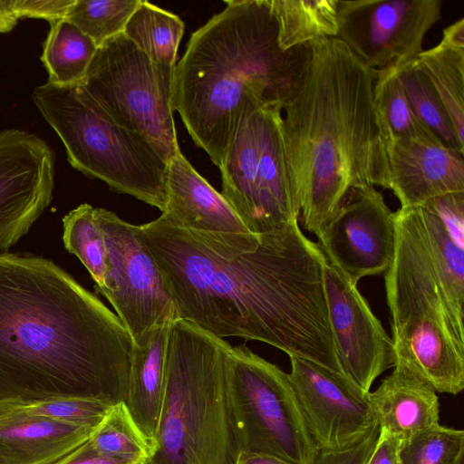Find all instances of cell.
Masks as SVG:
<instances>
[{
	"instance_id": "17",
	"label": "cell",
	"mask_w": 464,
	"mask_h": 464,
	"mask_svg": "<svg viewBox=\"0 0 464 464\" xmlns=\"http://www.w3.org/2000/svg\"><path fill=\"white\" fill-rule=\"evenodd\" d=\"M167 190V205L160 216L202 242L241 244L258 238L181 151L168 165Z\"/></svg>"
},
{
	"instance_id": "27",
	"label": "cell",
	"mask_w": 464,
	"mask_h": 464,
	"mask_svg": "<svg viewBox=\"0 0 464 464\" xmlns=\"http://www.w3.org/2000/svg\"><path fill=\"white\" fill-rule=\"evenodd\" d=\"M96 208L83 203L63 218V242L89 271L98 292L107 276V246L96 218Z\"/></svg>"
},
{
	"instance_id": "26",
	"label": "cell",
	"mask_w": 464,
	"mask_h": 464,
	"mask_svg": "<svg viewBox=\"0 0 464 464\" xmlns=\"http://www.w3.org/2000/svg\"><path fill=\"white\" fill-rule=\"evenodd\" d=\"M373 98L386 140L391 137L439 138L414 113L399 76L398 67L374 71Z\"/></svg>"
},
{
	"instance_id": "30",
	"label": "cell",
	"mask_w": 464,
	"mask_h": 464,
	"mask_svg": "<svg viewBox=\"0 0 464 464\" xmlns=\"http://www.w3.org/2000/svg\"><path fill=\"white\" fill-rule=\"evenodd\" d=\"M99 453L142 464L152 453V446L143 435L124 401L115 403L88 440Z\"/></svg>"
},
{
	"instance_id": "18",
	"label": "cell",
	"mask_w": 464,
	"mask_h": 464,
	"mask_svg": "<svg viewBox=\"0 0 464 464\" xmlns=\"http://www.w3.org/2000/svg\"><path fill=\"white\" fill-rule=\"evenodd\" d=\"M388 189L401 208L418 207L445 194L464 192V153L440 138L386 140Z\"/></svg>"
},
{
	"instance_id": "29",
	"label": "cell",
	"mask_w": 464,
	"mask_h": 464,
	"mask_svg": "<svg viewBox=\"0 0 464 464\" xmlns=\"http://www.w3.org/2000/svg\"><path fill=\"white\" fill-rule=\"evenodd\" d=\"M398 73L418 119L447 146L464 153L450 115L434 87L415 59L398 67Z\"/></svg>"
},
{
	"instance_id": "14",
	"label": "cell",
	"mask_w": 464,
	"mask_h": 464,
	"mask_svg": "<svg viewBox=\"0 0 464 464\" xmlns=\"http://www.w3.org/2000/svg\"><path fill=\"white\" fill-rule=\"evenodd\" d=\"M54 175L55 155L45 140L24 130H0V255L50 205Z\"/></svg>"
},
{
	"instance_id": "8",
	"label": "cell",
	"mask_w": 464,
	"mask_h": 464,
	"mask_svg": "<svg viewBox=\"0 0 464 464\" xmlns=\"http://www.w3.org/2000/svg\"><path fill=\"white\" fill-rule=\"evenodd\" d=\"M226 389L238 452L311 464L318 450L304 423L288 373L244 345L226 356Z\"/></svg>"
},
{
	"instance_id": "38",
	"label": "cell",
	"mask_w": 464,
	"mask_h": 464,
	"mask_svg": "<svg viewBox=\"0 0 464 464\" xmlns=\"http://www.w3.org/2000/svg\"><path fill=\"white\" fill-rule=\"evenodd\" d=\"M235 464H294L280 458L255 452H240Z\"/></svg>"
},
{
	"instance_id": "40",
	"label": "cell",
	"mask_w": 464,
	"mask_h": 464,
	"mask_svg": "<svg viewBox=\"0 0 464 464\" xmlns=\"http://www.w3.org/2000/svg\"><path fill=\"white\" fill-rule=\"evenodd\" d=\"M456 464H464V457L460 458Z\"/></svg>"
},
{
	"instance_id": "11",
	"label": "cell",
	"mask_w": 464,
	"mask_h": 464,
	"mask_svg": "<svg viewBox=\"0 0 464 464\" xmlns=\"http://www.w3.org/2000/svg\"><path fill=\"white\" fill-rule=\"evenodd\" d=\"M107 246V276L98 292L111 304L133 343L145 347L155 330L176 320L172 297L160 270L140 240L139 226L96 208Z\"/></svg>"
},
{
	"instance_id": "6",
	"label": "cell",
	"mask_w": 464,
	"mask_h": 464,
	"mask_svg": "<svg viewBox=\"0 0 464 464\" xmlns=\"http://www.w3.org/2000/svg\"><path fill=\"white\" fill-rule=\"evenodd\" d=\"M230 346L191 322H171L159 423L152 453L142 464L236 463L226 389Z\"/></svg>"
},
{
	"instance_id": "33",
	"label": "cell",
	"mask_w": 464,
	"mask_h": 464,
	"mask_svg": "<svg viewBox=\"0 0 464 464\" xmlns=\"http://www.w3.org/2000/svg\"><path fill=\"white\" fill-rule=\"evenodd\" d=\"M402 464H456L464 457V431L440 426L401 440Z\"/></svg>"
},
{
	"instance_id": "22",
	"label": "cell",
	"mask_w": 464,
	"mask_h": 464,
	"mask_svg": "<svg viewBox=\"0 0 464 464\" xmlns=\"http://www.w3.org/2000/svg\"><path fill=\"white\" fill-rule=\"evenodd\" d=\"M442 101L464 144V18L447 26L440 43L415 58Z\"/></svg>"
},
{
	"instance_id": "5",
	"label": "cell",
	"mask_w": 464,
	"mask_h": 464,
	"mask_svg": "<svg viewBox=\"0 0 464 464\" xmlns=\"http://www.w3.org/2000/svg\"><path fill=\"white\" fill-rule=\"evenodd\" d=\"M395 248L385 271L396 361L407 363L436 392L464 388L463 317L440 276L420 206L393 212Z\"/></svg>"
},
{
	"instance_id": "1",
	"label": "cell",
	"mask_w": 464,
	"mask_h": 464,
	"mask_svg": "<svg viewBox=\"0 0 464 464\" xmlns=\"http://www.w3.org/2000/svg\"><path fill=\"white\" fill-rule=\"evenodd\" d=\"M139 236L160 270L176 319L341 372L324 288L326 257L298 221L252 242L224 244L204 243L160 216L139 226Z\"/></svg>"
},
{
	"instance_id": "19",
	"label": "cell",
	"mask_w": 464,
	"mask_h": 464,
	"mask_svg": "<svg viewBox=\"0 0 464 464\" xmlns=\"http://www.w3.org/2000/svg\"><path fill=\"white\" fill-rule=\"evenodd\" d=\"M369 400L379 428L401 440L439 424L436 391L404 362L396 361Z\"/></svg>"
},
{
	"instance_id": "35",
	"label": "cell",
	"mask_w": 464,
	"mask_h": 464,
	"mask_svg": "<svg viewBox=\"0 0 464 464\" xmlns=\"http://www.w3.org/2000/svg\"><path fill=\"white\" fill-rule=\"evenodd\" d=\"M40 16L39 0H0V33L11 31L20 19Z\"/></svg>"
},
{
	"instance_id": "10",
	"label": "cell",
	"mask_w": 464,
	"mask_h": 464,
	"mask_svg": "<svg viewBox=\"0 0 464 464\" xmlns=\"http://www.w3.org/2000/svg\"><path fill=\"white\" fill-rule=\"evenodd\" d=\"M281 121L280 103L249 115L237 129L219 168L222 196L256 236L299 221Z\"/></svg>"
},
{
	"instance_id": "12",
	"label": "cell",
	"mask_w": 464,
	"mask_h": 464,
	"mask_svg": "<svg viewBox=\"0 0 464 464\" xmlns=\"http://www.w3.org/2000/svg\"><path fill=\"white\" fill-rule=\"evenodd\" d=\"M441 6V0H338L336 38L372 71L399 67L423 51Z\"/></svg>"
},
{
	"instance_id": "34",
	"label": "cell",
	"mask_w": 464,
	"mask_h": 464,
	"mask_svg": "<svg viewBox=\"0 0 464 464\" xmlns=\"http://www.w3.org/2000/svg\"><path fill=\"white\" fill-rule=\"evenodd\" d=\"M380 433L378 425L353 445L335 451H319L311 464H365Z\"/></svg>"
},
{
	"instance_id": "21",
	"label": "cell",
	"mask_w": 464,
	"mask_h": 464,
	"mask_svg": "<svg viewBox=\"0 0 464 464\" xmlns=\"http://www.w3.org/2000/svg\"><path fill=\"white\" fill-rule=\"evenodd\" d=\"M171 322L168 321L159 326L147 346L140 348L134 345L129 372L124 402L151 446L163 400L166 355Z\"/></svg>"
},
{
	"instance_id": "20",
	"label": "cell",
	"mask_w": 464,
	"mask_h": 464,
	"mask_svg": "<svg viewBox=\"0 0 464 464\" xmlns=\"http://www.w3.org/2000/svg\"><path fill=\"white\" fill-rule=\"evenodd\" d=\"M96 428L0 413V454L7 464H60Z\"/></svg>"
},
{
	"instance_id": "24",
	"label": "cell",
	"mask_w": 464,
	"mask_h": 464,
	"mask_svg": "<svg viewBox=\"0 0 464 464\" xmlns=\"http://www.w3.org/2000/svg\"><path fill=\"white\" fill-rule=\"evenodd\" d=\"M41 61L48 82L57 85L81 84L97 52L94 42L75 24L62 18L49 23Z\"/></svg>"
},
{
	"instance_id": "25",
	"label": "cell",
	"mask_w": 464,
	"mask_h": 464,
	"mask_svg": "<svg viewBox=\"0 0 464 464\" xmlns=\"http://www.w3.org/2000/svg\"><path fill=\"white\" fill-rule=\"evenodd\" d=\"M184 28L178 15L141 0L122 34L152 61L176 66Z\"/></svg>"
},
{
	"instance_id": "7",
	"label": "cell",
	"mask_w": 464,
	"mask_h": 464,
	"mask_svg": "<svg viewBox=\"0 0 464 464\" xmlns=\"http://www.w3.org/2000/svg\"><path fill=\"white\" fill-rule=\"evenodd\" d=\"M32 99L72 168L163 212L169 164L145 139L115 121L79 84L46 82Z\"/></svg>"
},
{
	"instance_id": "2",
	"label": "cell",
	"mask_w": 464,
	"mask_h": 464,
	"mask_svg": "<svg viewBox=\"0 0 464 464\" xmlns=\"http://www.w3.org/2000/svg\"><path fill=\"white\" fill-rule=\"evenodd\" d=\"M133 348L120 318L52 260L0 255V402L125 401Z\"/></svg>"
},
{
	"instance_id": "32",
	"label": "cell",
	"mask_w": 464,
	"mask_h": 464,
	"mask_svg": "<svg viewBox=\"0 0 464 464\" xmlns=\"http://www.w3.org/2000/svg\"><path fill=\"white\" fill-rule=\"evenodd\" d=\"M141 0H74L65 18L97 47L122 34Z\"/></svg>"
},
{
	"instance_id": "16",
	"label": "cell",
	"mask_w": 464,
	"mask_h": 464,
	"mask_svg": "<svg viewBox=\"0 0 464 464\" xmlns=\"http://www.w3.org/2000/svg\"><path fill=\"white\" fill-rule=\"evenodd\" d=\"M317 244L354 285L383 275L394 254L395 226L382 192L373 186L352 189Z\"/></svg>"
},
{
	"instance_id": "15",
	"label": "cell",
	"mask_w": 464,
	"mask_h": 464,
	"mask_svg": "<svg viewBox=\"0 0 464 464\" xmlns=\"http://www.w3.org/2000/svg\"><path fill=\"white\" fill-rule=\"evenodd\" d=\"M328 316L341 372L369 392L396 362L392 337L357 285L326 259L324 270Z\"/></svg>"
},
{
	"instance_id": "4",
	"label": "cell",
	"mask_w": 464,
	"mask_h": 464,
	"mask_svg": "<svg viewBox=\"0 0 464 464\" xmlns=\"http://www.w3.org/2000/svg\"><path fill=\"white\" fill-rule=\"evenodd\" d=\"M176 63L172 108L219 169L243 121L280 103L302 46L282 51L269 0H228Z\"/></svg>"
},
{
	"instance_id": "23",
	"label": "cell",
	"mask_w": 464,
	"mask_h": 464,
	"mask_svg": "<svg viewBox=\"0 0 464 464\" xmlns=\"http://www.w3.org/2000/svg\"><path fill=\"white\" fill-rule=\"evenodd\" d=\"M277 44L288 51L313 40L336 37L338 0H269Z\"/></svg>"
},
{
	"instance_id": "9",
	"label": "cell",
	"mask_w": 464,
	"mask_h": 464,
	"mask_svg": "<svg viewBox=\"0 0 464 464\" xmlns=\"http://www.w3.org/2000/svg\"><path fill=\"white\" fill-rule=\"evenodd\" d=\"M175 67L152 61L120 34L98 47L79 85L169 164L180 151L172 108Z\"/></svg>"
},
{
	"instance_id": "36",
	"label": "cell",
	"mask_w": 464,
	"mask_h": 464,
	"mask_svg": "<svg viewBox=\"0 0 464 464\" xmlns=\"http://www.w3.org/2000/svg\"><path fill=\"white\" fill-rule=\"evenodd\" d=\"M401 440L390 432L381 430L376 445L365 464H402L401 459Z\"/></svg>"
},
{
	"instance_id": "37",
	"label": "cell",
	"mask_w": 464,
	"mask_h": 464,
	"mask_svg": "<svg viewBox=\"0 0 464 464\" xmlns=\"http://www.w3.org/2000/svg\"><path fill=\"white\" fill-rule=\"evenodd\" d=\"M60 464H139L136 461L107 456L94 450L88 440Z\"/></svg>"
},
{
	"instance_id": "28",
	"label": "cell",
	"mask_w": 464,
	"mask_h": 464,
	"mask_svg": "<svg viewBox=\"0 0 464 464\" xmlns=\"http://www.w3.org/2000/svg\"><path fill=\"white\" fill-rule=\"evenodd\" d=\"M117 402L94 397H53L0 402V413L37 417L84 427H98Z\"/></svg>"
},
{
	"instance_id": "3",
	"label": "cell",
	"mask_w": 464,
	"mask_h": 464,
	"mask_svg": "<svg viewBox=\"0 0 464 464\" xmlns=\"http://www.w3.org/2000/svg\"><path fill=\"white\" fill-rule=\"evenodd\" d=\"M374 71L336 37L304 44L281 102L282 138L304 228L317 239L353 188L388 189Z\"/></svg>"
},
{
	"instance_id": "13",
	"label": "cell",
	"mask_w": 464,
	"mask_h": 464,
	"mask_svg": "<svg viewBox=\"0 0 464 464\" xmlns=\"http://www.w3.org/2000/svg\"><path fill=\"white\" fill-rule=\"evenodd\" d=\"M289 358V379L318 451L346 449L378 425L370 392H364L341 372L307 360Z\"/></svg>"
},
{
	"instance_id": "39",
	"label": "cell",
	"mask_w": 464,
	"mask_h": 464,
	"mask_svg": "<svg viewBox=\"0 0 464 464\" xmlns=\"http://www.w3.org/2000/svg\"><path fill=\"white\" fill-rule=\"evenodd\" d=\"M0 464H7L5 458L0 454Z\"/></svg>"
},
{
	"instance_id": "31",
	"label": "cell",
	"mask_w": 464,
	"mask_h": 464,
	"mask_svg": "<svg viewBox=\"0 0 464 464\" xmlns=\"http://www.w3.org/2000/svg\"><path fill=\"white\" fill-rule=\"evenodd\" d=\"M431 251L455 312L464 316V246L456 243L440 218L427 205L420 206Z\"/></svg>"
}]
</instances>
